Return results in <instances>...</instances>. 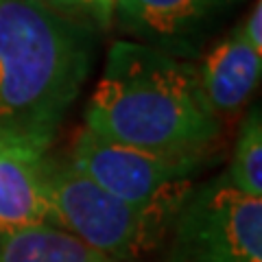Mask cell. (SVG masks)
Segmentation results:
<instances>
[{"label": "cell", "instance_id": "cell-9", "mask_svg": "<svg viewBox=\"0 0 262 262\" xmlns=\"http://www.w3.org/2000/svg\"><path fill=\"white\" fill-rule=\"evenodd\" d=\"M33 162L0 151V234L48 223Z\"/></svg>", "mask_w": 262, "mask_h": 262}, {"label": "cell", "instance_id": "cell-5", "mask_svg": "<svg viewBox=\"0 0 262 262\" xmlns=\"http://www.w3.org/2000/svg\"><path fill=\"white\" fill-rule=\"evenodd\" d=\"M166 238L164 262H262V199L219 175L188 192Z\"/></svg>", "mask_w": 262, "mask_h": 262}, {"label": "cell", "instance_id": "cell-1", "mask_svg": "<svg viewBox=\"0 0 262 262\" xmlns=\"http://www.w3.org/2000/svg\"><path fill=\"white\" fill-rule=\"evenodd\" d=\"M96 27L44 0H0V151H51L92 72Z\"/></svg>", "mask_w": 262, "mask_h": 262}, {"label": "cell", "instance_id": "cell-12", "mask_svg": "<svg viewBox=\"0 0 262 262\" xmlns=\"http://www.w3.org/2000/svg\"><path fill=\"white\" fill-rule=\"evenodd\" d=\"M44 3H48L53 9L61 11L66 15H72V18H77V5H79V0H44Z\"/></svg>", "mask_w": 262, "mask_h": 262}, {"label": "cell", "instance_id": "cell-11", "mask_svg": "<svg viewBox=\"0 0 262 262\" xmlns=\"http://www.w3.org/2000/svg\"><path fill=\"white\" fill-rule=\"evenodd\" d=\"M236 29L245 42L262 55V0H253V7Z\"/></svg>", "mask_w": 262, "mask_h": 262}, {"label": "cell", "instance_id": "cell-6", "mask_svg": "<svg viewBox=\"0 0 262 262\" xmlns=\"http://www.w3.org/2000/svg\"><path fill=\"white\" fill-rule=\"evenodd\" d=\"M243 3L247 0H118L112 22L131 42L188 61Z\"/></svg>", "mask_w": 262, "mask_h": 262}, {"label": "cell", "instance_id": "cell-3", "mask_svg": "<svg viewBox=\"0 0 262 262\" xmlns=\"http://www.w3.org/2000/svg\"><path fill=\"white\" fill-rule=\"evenodd\" d=\"M48 223L116 262H140L164 243L168 223L103 190L68 158L46 153L33 162Z\"/></svg>", "mask_w": 262, "mask_h": 262}, {"label": "cell", "instance_id": "cell-10", "mask_svg": "<svg viewBox=\"0 0 262 262\" xmlns=\"http://www.w3.org/2000/svg\"><path fill=\"white\" fill-rule=\"evenodd\" d=\"M223 177L238 192L262 199V118L258 105H253L241 122L232 160Z\"/></svg>", "mask_w": 262, "mask_h": 262}, {"label": "cell", "instance_id": "cell-4", "mask_svg": "<svg viewBox=\"0 0 262 262\" xmlns=\"http://www.w3.org/2000/svg\"><path fill=\"white\" fill-rule=\"evenodd\" d=\"M68 160L122 203L168 225L206 164L110 142L85 127L77 134Z\"/></svg>", "mask_w": 262, "mask_h": 262}, {"label": "cell", "instance_id": "cell-2", "mask_svg": "<svg viewBox=\"0 0 262 262\" xmlns=\"http://www.w3.org/2000/svg\"><path fill=\"white\" fill-rule=\"evenodd\" d=\"M83 116L105 140L166 158L206 162L223 134L196 66L131 39L112 44Z\"/></svg>", "mask_w": 262, "mask_h": 262}, {"label": "cell", "instance_id": "cell-8", "mask_svg": "<svg viewBox=\"0 0 262 262\" xmlns=\"http://www.w3.org/2000/svg\"><path fill=\"white\" fill-rule=\"evenodd\" d=\"M0 262H116L51 223L0 234Z\"/></svg>", "mask_w": 262, "mask_h": 262}, {"label": "cell", "instance_id": "cell-7", "mask_svg": "<svg viewBox=\"0 0 262 262\" xmlns=\"http://www.w3.org/2000/svg\"><path fill=\"white\" fill-rule=\"evenodd\" d=\"M199 83L206 103L219 118L241 114L260 83L262 55L232 29L219 39L199 66Z\"/></svg>", "mask_w": 262, "mask_h": 262}]
</instances>
